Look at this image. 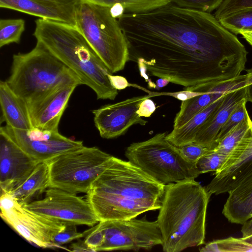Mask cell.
Masks as SVG:
<instances>
[{
  "instance_id": "1",
  "label": "cell",
  "mask_w": 252,
  "mask_h": 252,
  "mask_svg": "<svg viewBox=\"0 0 252 252\" xmlns=\"http://www.w3.org/2000/svg\"><path fill=\"white\" fill-rule=\"evenodd\" d=\"M127 40L128 61L153 88L149 75L206 91L241 75L244 45L210 13L169 3L118 19Z\"/></svg>"
},
{
  "instance_id": "2",
  "label": "cell",
  "mask_w": 252,
  "mask_h": 252,
  "mask_svg": "<svg viewBox=\"0 0 252 252\" xmlns=\"http://www.w3.org/2000/svg\"><path fill=\"white\" fill-rule=\"evenodd\" d=\"M165 187L129 161L113 157L86 200L99 221L127 220L159 210Z\"/></svg>"
},
{
  "instance_id": "3",
  "label": "cell",
  "mask_w": 252,
  "mask_h": 252,
  "mask_svg": "<svg viewBox=\"0 0 252 252\" xmlns=\"http://www.w3.org/2000/svg\"><path fill=\"white\" fill-rule=\"evenodd\" d=\"M210 197L205 187L195 180L165 185L157 220L164 252H180L204 243Z\"/></svg>"
},
{
  "instance_id": "4",
  "label": "cell",
  "mask_w": 252,
  "mask_h": 252,
  "mask_svg": "<svg viewBox=\"0 0 252 252\" xmlns=\"http://www.w3.org/2000/svg\"><path fill=\"white\" fill-rule=\"evenodd\" d=\"M33 35L74 72L82 85L92 89L97 99L114 100L118 91L108 78L113 74L75 26L39 18Z\"/></svg>"
},
{
  "instance_id": "5",
  "label": "cell",
  "mask_w": 252,
  "mask_h": 252,
  "mask_svg": "<svg viewBox=\"0 0 252 252\" xmlns=\"http://www.w3.org/2000/svg\"><path fill=\"white\" fill-rule=\"evenodd\" d=\"M5 81L26 104L60 85H82L74 72L38 42L30 52L13 55L10 74Z\"/></svg>"
},
{
  "instance_id": "6",
  "label": "cell",
  "mask_w": 252,
  "mask_h": 252,
  "mask_svg": "<svg viewBox=\"0 0 252 252\" xmlns=\"http://www.w3.org/2000/svg\"><path fill=\"white\" fill-rule=\"evenodd\" d=\"M75 27L112 73L124 69L129 59L128 45L109 7L79 0Z\"/></svg>"
},
{
  "instance_id": "7",
  "label": "cell",
  "mask_w": 252,
  "mask_h": 252,
  "mask_svg": "<svg viewBox=\"0 0 252 252\" xmlns=\"http://www.w3.org/2000/svg\"><path fill=\"white\" fill-rule=\"evenodd\" d=\"M158 133L144 141L127 147L128 161L160 183L167 185L186 180H195L200 175L196 163L188 160L179 148Z\"/></svg>"
},
{
  "instance_id": "8",
  "label": "cell",
  "mask_w": 252,
  "mask_h": 252,
  "mask_svg": "<svg viewBox=\"0 0 252 252\" xmlns=\"http://www.w3.org/2000/svg\"><path fill=\"white\" fill-rule=\"evenodd\" d=\"M113 157L97 147L84 146L58 155L48 162L49 188L87 193Z\"/></svg>"
},
{
  "instance_id": "9",
  "label": "cell",
  "mask_w": 252,
  "mask_h": 252,
  "mask_svg": "<svg viewBox=\"0 0 252 252\" xmlns=\"http://www.w3.org/2000/svg\"><path fill=\"white\" fill-rule=\"evenodd\" d=\"M105 234L99 251L149 250L162 243L157 221L145 218L123 220L100 221Z\"/></svg>"
},
{
  "instance_id": "10",
  "label": "cell",
  "mask_w": 252,
  "mask_h": 252,
  "mask_svg": "<svg viewBox=\"0 0 252 252\" xmlns=\"http://www.w3.org/2000/svg\"><path fill=\"white\" fill-rule=\"evenodd\" d=\"M46 218L64 223L94 226L99 220L87 200L76 194L54 188L45 191V197L23 206Z\"/></svg>"
},
{
  "instance_id": "11",
  "label": "cell",
  "mask_w": 252,
  "mask_h": 252,
  "mask_svg": "<svg viewBox=\"0 0 252 252\" xmlns=\"http://www.w3.org/2000/svg\"><path fill=\"white\" fill-rule=\"evenodd\" d=\"M0 132L38 162H48L58 155L84 146L82 141L67 138L59 131L18 129L5 125L0 127Z\"/></svg>"
},
{
  "instance_id": "12",
  "label": "cell",
  "mask_w": 252,
  "mask_h": 252,
  "mask_svg": "<svg viewBox=\"0 0 252 252\" xmlns=\"http://www.w3.org/2000/svg\"><path fill=\"white\" fill-rule=\"evenodd\" d=\"M0 210L1 218L19 235L43 248L54 246V237L65 225V223L30 211L17 201L12 207Z\"/></svg>"
},
{
  "instance_id": "13",
  "label": "cell",
  "mask_w": 252,
  "mask_h": 252,
  "mask_svg": "<svg viewBox=\"0 0 252 252\" xmlns=\"http://www.w3.org/2000/svg\"><path fill=\"white\" fill-rule=\"evenodd\" d=\"M205 188L212 194L228 192L252 177V124L247 134L228 154Z\"/></svg>"
},
{
  "instance_id": "14",
  "label": "cell",
  "mask_w": 252,
  "mask_h": 252,
  "mask_svg": "<svg viewBox=\"0 0 252 252\" xmlns=\"http://www.w3.org/2000/svg\"><path fill=\"white\" fill-rule=\"evenodd\" d=\"M152 95L134 96L92 111L95 126L100 136L114 138L124 135L134 125L144 126L147 121L137 114L141 102Z\"/></svg>"
},
{
  "instance_id": "15",
  "label": "cell",
  "mask_w": 252,
  "mask_h": 252,
  "mask_svg": "<svg viewBox=\"0 0 252 252\" xmlns=\"http://www.w3.org/2000/svg\"><path fill=\"white\" fill-rule=\"evenodd\" d=\"M79 85L76 83L60 85L26 104L32 128L59 131L61 117L72 94Z\"/></svg>"
},
{
  "instance_id": "16",
  "label": "cell",
  "mask_w": 252,
  "mask_h": 252,
  "mask_svg": "<svg viewBox=\"0 0 252 252\" xmlns=\"http://www.w3.org/2000/svg\"><path fill=\"white\" fill-rule=\"evenodd\" d=\"M38 163L0 132V193L10 192L22 183Z\"/></svg>"
},
{
  "instance_id": "17",
  "label": "cell",
  "mask_w": 252,
  "mask_h": 252,
  "mask_svg": "<svg viewBox=\"0 0 252 252\" xmlns=\"http://www.w3.org/2000/svg\"><path fill=\"white\" fill-rule=\"evenodd\" d=\"M78 1L0 0V7L75 27V9Z\"/></svg>"
},
{
  "instance_id": "18",
  "label": "cell",
  "mask_w": 252,
  "mask_h": 252,
  "mask_svg": "<svg viewBox=\"0 0 252 252\" xmlns=\"http://www.w3.org/2000/svg\"><path fill=\"white\" fill-rule=\"evenodd\" d=\"M245 88L230 92L224 95L219 108L201 127L194 142L209 150H214L218 134L233 110L246 98Z\"/></svg>"
},
{
  "instance_id": "19",
  "label": "cell",
  "mask_w": 252,
  "mask_h": 252,
  "mask_svg": "<svg viewBox=\"0 0 252 252\" xmlns=\"http://www.w3.org/2000/svg\"><path fill=\"white\" fill-rule=\"evenodd\" d=\"M228 193L222 213L230 222L243 225L252 218V177Z\"/></svg>"
},
{
  "instance_id": "20",
  "label": "cell",
  "mask_w": 252,
  "mask_h": 252,
  "mask_svg": "<svg viewBox=\"0 0 252 252\" xmlns=\"http://www.w3.org/2000/svg\"><path fill=\"white\" fill-rule=\"evenodd\" d=\"M1 118L6 125L15 129L32 128L26 103L10 89L6 81H0Z\"/></svg>"
},
{
  "instance_id": "21",
  "label": "cell",
  "mask_w": 252,
  "mask_h": 252,
  "mask_svg": "<svg viewBox=\"0 0 252 252\" xmlns=\"http://www.w3.org/2000/svg\"><path fill=\"white\" fill-rule=\"evenodd\" d=\"M231 85L224 82L210 88L206 92L182 102L174 121L173 128L186 124L197 113L230 91Z\"/></svg>"
},
{
  "instance_id": "22",
  "label": "cell",
  "mask_w": 252,
  "mask_h": 252,
  "mask_svg": "<svg viewBox=\"0 0 252 252\" xmlns=\"http://www.w3.org/2000/svg\"><path fill=\"white\" fill-rule=\"evenodd\" d=\"M50 187L48 162H41L29 177L20 185L9 192L22 206L30 203L33 198L44 192Z\"/></svg>"
},
{
  "instance_id": "23",
  "label": "cell",
  "mask_w": 252,
  "mask_h": 252,
  "mask_svg": "<svg viewBox=\"0 0 252 252\" xmlns=\"http://www.w3.org/2000/svg\"><path fill=\"white\" fill-rule=\"evenodd\" d=\"M224 95L197 113L183 126L173 128L171 132L167 134V139L178 147L193 143L201 127L221 104Z\"/></svg>"
},
{
  "instance_id": "24",
  "label": "cell",
  "mask_w": 252,
  "mask_h": 252,
  "mask_svg": "<svg viewBox=\"0 0 252 252\" xmlns=\"http://www.w3.org/2000/svg\"><path fill=\"white\" fill-rule=\"evenodd\" d=\"M110 7L116 4L122 5L126 13H140L152 10L170 3L169 0H83Z\"/></svg>"
},
{
  "instance_id": "25",
  "label": "cell",
  "mask_w": 252,
  "mask_h": 252,
  "mask_svg": "<svg viewBox=\"0 0 252 252\" xmlns=\"http://www.w3.org/2000/svg\"><path fill=\"white\" fill-rule=\"evenodd\" d=\"M252 124L249 114L247 118L231 129L217 144L214 150L228 156L245 136Z\"/></svg>"
},
{
  "instance_id": "26",
  "label": "cell",
  "mask_w": 252,
  "mask_h": 252,
  "mask_svg": "<svg viewBox=\"0 0 252 252\" xmlns=\"http://www.w3.org/2000/svg\"><path fill=\"white\" fill-rule=\"evenodd\" d=\"M218 21L223 27L235 34L252 32V9L232 13Z\"/></svg>"
},
{
  "instance_id": "27",
  "label": "cell",
  "mask_w": 252,
  "mask_h": 252,
  "mask_svg": "<svg viewBox=\"0 0 252 252\" xmlns=\"http://www.w3.org/2000/svg\"><path fill=\"white\" fill-rule=\"evenodd\" d=\"M25 29L22 19H6L0 20V47L11 43H19Z\"/></svg>"
},
{
  "instance_id": "28",
  "label": "cell",
  "mask_w": 252,
  "mask_h": 252,
  "mask_svg": "<svg viewBox=\"0 0 252 252\" xmlns=\"http://www.w3.org/2000/svg\"><path fill=\"white\" fill-rule=\"evenodd\" d=\"M201 252H252V245L242 238L230 237L215 240L207 243L199 250Z\"/></svg>"
},
{
  "instance_id": "29",
  "label": "cell",
  "mask_w": 252,
  "mask_h": 252,
  "mask_svg": "<svg viewBox=\"0 0 252 252\" xmlns=\"http://www.w3.org/2000/svg\"><path fill=\"white\" fill-rule=\"evenodd\" d=\"M227 157V155L212 150L197 160L196 168L200 174L213 171L216 172L222 166Z\"/></svg>"
},
{
  "instance_id": "30",
  "label": "cell",
  "mask_w": 252,
  "mask_h": 252,
  "mask_svg": "<svg viewBox=\"0 0 252 252\" xmlns=\"http://www.w3.org/2000/svg\"><path fill=\"white\" fill-rule=\"evenodd\" d=\"M247 102L246 98H244L232 112L218 134L216 146L217 143L231 129L247 118L249 115L246 108Z\"/></svg>"
},
{
  "instance_id": "31",
  "label": "cell",
  "mask_w": 252,
  "mask_h": 252,
  "mask_svg": "<svg viewBox=\"0 0 252 252\" xmlns=\"http://www.w3.org/2000/svg\"><path fill=\"white\" fill-rule=\"evenodd\" d=\"M178 6L210 13L217 9L223 0H169Z\"/></svg>"
},
{
  "instance_id": "32",
  "label": "cell",
  "mask_w": 252,
  "mask_h": 252,
  "mask_svg": "<svg viewBox=\"0 0 252 252\" xmlns=\"http://www.w3.org/2000/svg\"><path fill=\"white\" fill-rule=\"evenodd\" d=\"M247 9H252V0H223L214 16L219 20L230 14Z\"/></svg>"
},
{
  "instance_id": "33",
  "label": "cell",
  "mask_w": 252,
  "mask_h": 252,
  "mask_svg": "<svg viewBox=\"0 0 252 252\" xmlns=\"http://www.w3.org/2000/svg\"><path fill=\"white\" fill-rule=\"evenodd\" d=\"M84 242L92 252H98L104 242L105 234L101 222L84 232Z\"/></svg>"
},
{
  "instance_id": "34",
  "label": "cell",
  "mask_w": 252,
  "mask_h": 252,
  "mask_svg": "<svg viewBox=\"0 0 252 252\" xmlns=\"http://www.w3.org/2000/svg\"><path fill=\"white\" fill-rule=\"evenodd\" d=\"M76 225L73 223H65L63 229L54 237L52 242L54 246L63 245L85 236L84 232L81 233L77 231Z\"/></svg>"
},
{
  "instance_id": "35",
  "label": "cell",
  "mask_w": 252,
  "mask_h": 252,
  "mask_svg": "<svg viewBox=\"0 0 252 252\" xmlns=\"http://www.w3.org/2000/svg\"><path fill=\"white\" fill-rule=\"evenodd\" d=\"M179 148L184 156L189 161L194 163L203 156L212 151L195 143H189Z\"/></svg>"
},
{
  "instance_id": "36",
  "label": "cell",
  "mask_w": 252,
  "mask_h": 252,
  "mask_svg": "<svg viewBox=\"0 0 252 252\" xmlns=\"http://www.w3.org/2000/svg\"><path fill=\"white\" fill-rule=\"evenodd\" d=\"M149 93L153 95V96L160 95H170L180 100H181L182 101H185L186 100H188L196 96L199 95L203 93L189 91L186 89H184V91L174 93H157L151 92H149Z\"/></svg>"
},
{
  "instance_id": "37",
  "label": "cell",
  "mask_w": 252,
  "mask_h": 252,
  "mask_svg": "<svg viewBox=\"0 0 252 252\" xmlns=\"http://www.w3.org/2000/svg\"><path fill=\"white\" fill-rule=\"evenodd\" d=\"M156 110L155 103L150 98H147L141 102L137 114L141 117H149Z\"/></svg>"
},
{
  "instance_id": "38",
  "label": "cell",
  "mask_w": 252,
  "mask_h": 252,
  "mask_svg": "<svg viewBox=\"0 0 252 252\" xmlns=\"http://www.w3.org/2000/svg\"><path fill=\"white\" fill-rule=\"evenodd\" d=\"M108 78L112 86L117 90H123L128 86H133L132 84H130L124 77L122 76L113 75L112 74H109Z\"/></svg>"
},
{
  "instance_id": "39",
  "label": "cell",
  "mask_w": 252,
  "mask_h": 252,
  "mask_svg": "<svg viewBox=\"0 0 252 252\" xmlns=\"http://www.w3.org/2000/svg\"><path fill=\"white\" fill-rule=\"evenodd\" d=\"M246 99L252 103V68L246 70Z\"/></svg>"
},
{
  "instance_id": "40",
  "label": "cell",
  "mask_w": 252,
  "mask_h": 252,
  "mask_svg": "<svg viewBox=\"0 0 252 252\" xmlns=\"http://www.w3.org/2000/svg\"><path fill=\"white\" fill-rule=\"evenodd\" d=\"M110 12L114 18L118 19L126 13V10L122 5L116 4L110 7Z\"/></svg>"
},
{
  "instance_id": "41",
  "label": "cell",
  "mask_w": 252,
  "mask_h": 252,
  "mask_svg": "<svg viewBox=\"0 0 252 252\" xmlns=\"http://www.w3.org/2000/svg\"><path fill=\"white\" fill-rule=\"evenodd\" d=\"M70 250L74 252H92L85 244L84 241H79L72 244L70 246Z\"/></svg>"
},
{
  "instance_id": "42",
  "label": "cell",
  "mask_w": 252,
  "mask_h": 252,
  "mask_svg": "<svg viewBox=\"0 0 252 252\" xmlns=\"http://www.w3.org/2000/svg\"><path fill=\"white\" fill-rule=\"evenodd\" d=\"M169 83L170 81L168 79L159 78L156 81L155 89L159 90L166 86Z\"/></svg>"
},
{
  "instance_id": "43",
  "label": "cell",
  "mask_w": 252,
  "mask_h": 252,
  "mask_svg": "<svg viewBox=\"0 0 252 252\" xmlns=\"http://www.w3.org/2000/svg\"><path fill=\"white\" fill-rule=\"evenodd\" d=\"M241 35L252 47V32H245Z\"/></svg>"
},
{
  "instance_id": "44",
  "label": "cell",
  "mask_w": 252,
  "mask_h": 252,
  "mask_svg": "<svg viewBox=\"0 0 252 252\" xmlns=\"http://www.w3.org/2000/svg\"><path fill=\"white\" fill-rule=\"evenodd\" d=\"M242 238L246 242L252 245V233L245 237H242Z\"/></svg>"
},
{
  "instance_id": "45",
  "label": "cell",
  "mask_w": 252,
  "mask_h": 252,
  "mask_svg": "<svg viewBox=\"0 0 252 252\" xmlns=\"http://www.w3.org/2000/svg\"><path fill=\"white\" fill-rule=\"evenodd\" d=\"M47 0L55 1H73V0Z\"/></svg>"
}]
</instances>
